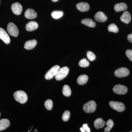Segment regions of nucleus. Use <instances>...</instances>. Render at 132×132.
Here are the masks:
<instances>
[{
	"instance_id": "nucleus-21",
	"label": "nucleus",
	"mask_w": 132,
	"mask_h": 132,
	"mask_svg": "<svg viewBox=\"0 0 132 132\" xmlns=\"http://www.w3.org/2000/svg\"><path fill=\"white\" fill-rule=\"evenodd\" d=\"M88 76L86 75H82L80 76L77 79V82L79 85H85L88 80Z\"/></svg>"
},
{
	"instance_id": "nucleus-12",
	"label": "nucleus",
	"mask_w": 132,
	"mask_h": 132,
	"mask_svg": "<svg viewBox=\"0 0 132 132\" xmlns=\"http://www.w3.org/2000/svg\"><path fill=\"white\" fill-rule=\"evenodd\" d=\"M24 15L27 19H34L37 17V13L34 10L31 9H28L25 12Z\"/></svg>"
},
{
	"instance_id": "nucleus-33",
	"label": "nucleus",
	"mask_w": 132,
	"mask_h": 132,
	"mask_svg": "<svg viewBox=\"0 0 132 132\" xmlns=\"http://www.w3.org/2000/svg\"><path fill=\"white\" fill-rule=\"evenodd\" d=\"M80 130L81 132H86V130L83 128V127L80 128Z\"/></svg>"
},
{
	"instance_id": "nucleus-30",
	"label": "nucleus",
	"mask_w": 132,
	"mask_h": 132,
	"mask_svg": "<svg viewBox=\"0 0 132 132\" xmlns=\"http://www.w3.org/2000/svg\"><path fill=\"white\" fill-rule=\"evenodd\" d=\"M126 54L128 59L132 62V50H128L126 51Z\"/></svg>"
},
{
	"instance_id": "nucleus-9",
	"label": "nucleus",
	"mask_w": 132,
	"mask_h": 132,
	"mask_svg": "<svg viewBox=\"0 0 132 132\" xmlns=\"http://www.w3.org/2000/svg\"><path fill=\"white\" fill-rule=\"evenodd\" d=\"M11 9L13 13L16 15L21 14L22 11V5L18 2L15 3L11 6Z\"/></svg>"
},
{
	"instance_id": "nucleus-20",
	"label": "nucleus",
	"mask_w": 132,
	"mask_h": 132,
	"mask_svg": "<svg viewBox=\"0 0 132 132\" xmlns=\"http://www.w3.org/2000/svg\"><path fill=\"white\" fill-rule=\"evenodd\" d=\"M82 24L85 26L91 28H94L96 26V23L92 19H85L81 20Z\"/></svg>"
},
{
	"instance_id": "nucleus-8",
	"label": "nucleus",
	"mask_w": 132,
	"mask_h": 132,
	"mask_svg": "<svg viewBox=\"0 0 132 132\" xmlns=\"http://www.w3.org/2000/svg\"><path fill=\"white\" fill-rule=\"evenodd\" d=\"M113 91L116 94L123 95L126 94L127 92L128 88L126 87L120 85H116L114 87Z\"/></svg>"
},
{
	"instance_id": "nucleus-31",
	"label": "nucleus",
	"mask_w": 132,
	"mask_h": 132,
	"mask_svg": "<svg viewBox=\"0 0 132 132\" xmlns=\"http://www.w3.org/2000/svg\"><path fill=\"white\" fill-rule=\"evenodd\" d=\"M82 127L85 129L86 132H90V128L88 126L87 124H85L82 126Z\"/></svg>"
},
{
	"instance_id": "nucleus-24",
	"label": "nucleus",
	"mask_w": 132,
	"mask_h": 132,
	"mask_svg": "<svg viewBox=\"0 0 132 132\" xmlns=\"http://www.w3.org/2000/svg\"><path fill=\"white\" fill-rule=\"evenodd\" d=\"M106 127L105 128L104 131L105 132H109L110 130L113 127L114 123L112 119H109L108 120L106 123Z\"/></svg>"
},
{
	"instance_id": "nucleus-34",
	"label": "nucleus",
	"mask_w": 132,
	"mask_h": 132,
	"mask_svg": "<svg viewBox=\"0 0 132 132\" xmlns=\"http://www.w3.org/2000/svg\"><path fill=\"white\" fill-rule=\"evenodd\" d=\"M59 1V0H52L53 2H57V1Z\"/></svg>"
},
{
	"instance_id": "nucleus-25",
	"label": "nucleus",
	"mask_w": 132,
	"mask_h": 132,
	"mask_svg": "<svg viewBox=\"0 0 132 132\" xmlns=\"http://www.w3.org/2000/svg\"><path fill=\"white\" fill-rule=\"evenodd\" d=\"M108 30L109 32L116 33L119 31V29L116 24H112L108 26Z\"/></svg>"
},
{
	"instance_id": "nucleus-18",
	"label": "nucleus",
	"mask_w": 132,
	"mask_h": 132,
	"mask_svg": "<svg viewBox=\"0 0 132 132\" xmlns=\"http://www.w3.org/2000/svg\"><path fill=\"white\" fill-rule=\"evenodd\" d=\"M127 9V5L124 3H117L114 6V10L117 12L125 11Z\"/></svg>"
},
{
	"instance_id": "nucleus-27",
	"label": "nucleus",
	"mask_w": 132,
	"mask_h": 132,
	"mask_svg": "<svg viewBox=\"0 0 132 132\" xmlns=\"http://www.w3.org/2000/svg\"><path fill=\"white\" fill-rule=\"evenodd\" d=\"M45 106L47 110H52L53 107V101L51 100H47L45 101Z\"/></svg>"
},
{
	"instance_id": "nucleus-4",
	"label": "nucleus",
	"mask_w": 132,
	"mask_h": 132,
	"mask_svg": "<svg viewBox=\"0 0 132 132\" xmlns=\"http://www.w3.org/2000/svg\"><path fill=\"white\" fill-rule=\"evenodd\" d=\"M8 32L12 36L17 37L19 35V30L15 24L12 22H10L7 26Z\"/></svg>"
},
{
	"instance_id": "nucleus-1",
	"label": "nucleus",
	"mask_w": 132,
	"mask_h": 132,
	"mask_svg": "<svg viewBox=\"0 0 132 132\" xmlns=\"http://www.w3.org/2000/svg\"><path fill=\"white\" fill-rule=\"evenodd\" d=\"M14 97L15 100L20 104H25L28 100L27 94L24 91L21 90H19L15 92Z\"/></svg>"
},
{
	"instance_id": "nucleus-22",
	"label": "nucleus",
	"mask_w": 132,
	"mask_h": 132,
	"mask_svg": "<svg viewBox=\"0 0 132 132\" xmlns=\"http://www.w3.org/2000/svg\"><path fill=\"white\" fill-rule=\"evenodd\" d=\"M62 93L65 96L69 97L71 96V88L68 85H64L62 90Z\"/></svg>"
},
{
	"instance_id": "nucleus-36",
	"label": "nucleus",
	"mask_w": 132,
	"mask_h": 132,
	"mask_svg": "<svg viewBox=\"0 0 132 132\" xmlns=\"http://www.w3.org/2000/svg\"><path fill=\"white\" fill-rule=\"evenodd\" d=\"M131 132H132V131H131Z\"/></svg>"
},
{
	"instance_id": "nucleus-3",
	"label": "nucleus",
	"mask_w": 132,
	"mask_h": 132,
	"mask_svg": "<svg viewBox=\"0 0 132 132\" xmlns=\"http://www.w3.org/2000/svg\"><path fill=\"white\" fill-rule=\"evenodd\" d=\"M97 105L95 102L91 101L85 104L83 106V109L87 113H92L96 110Z\"/></svg>"
},
{
	"instance_id": "nucleus-2",
	"label": "nucleus",
	"mask_w": 132,
	"mask_h": 132,
	"mask_svg": "<svg viewBox=\"0 0 132 132\" xmlns=\"http://www.w3.org/2000/svg\"><path fill=\"white\" fill-rule=\"evenodd\" d=\"M69 72V69L67 67H63L59 69L55 76V79L57 80H62L67 77Z\"/></svg>"
},
{
	"instance_id": "nucleus-35",
	"label": "nucleus",
	"mask_w": 132,
	"mask_h": 132,
	"mask_svg": "<svg viewBox=\"0 0 132 132\" xmlns=\"http://www.w3.org/2000/svg\"><path fill=\"white\" fill-rule=\"evenodd\" d=\"M0 116H1V113H0Z\"/></svg>"
},
{
	"instance_id": "nucleus-17",
	"label": "nucleus",
	"mask_w": 132,
	"mask_h": 132,
	"mask_svg": "<svg viewBox=\"0 0 132 132\" xmlns=\"http://www.w3.org/2000/svg\"><path fill=\"white\" fill-rule=\"evenodd\" d=\"M10 122L7 119H3L0 120V131H3L9 127Z\"/></svg>"
},
{
	"instance_id": "nucleus-16",
	"label": "nucleus",
	"mask_w": 132,
	"mask_h": 132,
	"mask_svg": "<svg viewBox=\"0 0 132 132\" xmlns=\"http://www.w3.org/2000/svg\"><path fill=\"white\" fill-rule=\"evenodd\" d=\"M131 14L128 11L124 12L120 17L121 21L126 24H128L131 21Z\"/></svg>"
},
{
	"instance_id": "nucleus-6",
	"label": "nucleus",
	"mask_w": 132,
	"mask_h": 132,
	"mask_svg": "<svg viewBox=\"0 0 132 132\" xmlns=\"http://www.w3.org/2000/svg\"><path fill=\"white\" fill-rule=\"evenodd\" d=\"M60 68V66L57 65L53 67L45 74V79L47 80H49L52 79L56 75Z\"/></svg>"
},
{
	"instance_id": "nucleus-5",
	"label": "nucleus",
	"mask_w": 132,
	"mask_h": 132,
	"mask_svg": "<svg viewBox=\"0 0 132 132\" xmlns=\"http://www.w3.org/2000/svg\"><path fill=\"white\" fill-rule=\"evenodd\" d=\"M109 105L114 110L120 112H123L125 109V105L122 102L111 101L109 102Z\"/></svg>"
},
{
	"instance_id": "nucleus-37",
	"label": "nucleus",
	"mask_w": 132,
	"mask_h": 132,
	"mask_svg": "<svg viewBox=\"0 0 132 132\" xmlns=\"http://www.w3.org/2000/svg\"><path fill=\"white\" fill-rule=\"evenodd\" d=\"M0 3H1V1H0Z\"/></svg>"
},
{
	"instance_id": "nucleus-10",
	"label": "nucleus",
	"mask_w": 132,
	"mask_h": 132,
	"mask_svg": "<svg viewBox=\"0 0 132 132\" xmlns=\"http://www.w3.org/2000/svg\"><path fill=\"white\" fill-rule=\"evenodd\" d=\"M0 39L5 44H9L10 43V39L9 36L6 31L2 28H0Z\"/></svg>"
},
{
	"instance_id": "nucleus-28",
	"label": "nucleus",
	"mask_w": 132,
	"mask_h": 132,
	"mask_svg": "<svg viewBox=\"0 0 132 132\" xmlns=\"http://www.w3.org/2000/svg\"><path fill=\"white\" fill-rule=\"evenodd\" d=\"M70 117V112L69 111H66L63 113L62 116V120L64 121H68Z\"/></svg>"
},
{
	"instance_id": "nucleus-11",
	"label": "nucleus",
	"mask_w": 132,
	"mask_h": 132,
	"mask_svg": "<svg viewBox=\"0 0 132 132\" xmlns=\"http://www.w3.org/2000/svg\"><path fill=\"white\" fill-rule=\"evenodd\" d=\"M94 19L96 21L99 22H103L107 20V17L104 13L101 12H97L95 15Z\"/></svg>"
},
{
	"instance_id": "nucleus-26",
	"label": "nucleus",
	"mask_w": 132,
	"mask_h": 132,
	"mask_svg": "<svg viewBox=\"0 0 132 132\" xmlns=\"http://www.w3.org/2000/svg\"><path fill=\"white\" fill-rule=\"evenodd\" d=\"M89 62L85 59H81L79 63V65L81 67H87L89 66Z\"/></svg>"
},
{
	"instance_id": "nucleus-15",
	"label": "nucleus",
	"mask_w": 132,
	"mask_h": 132,
	"mask_svg": "<svg viewBox=\"0 0 132 132\" xmlns=\"http://www.w3.org/2000/svg\"><path fill=\"white\" fill-rule=\"evenodd\" d=\"M37 41L35 39L27 41L25 43L24 47L26 50H30L34 48L37 45Z\"/></svg>"
},
{
	"instance_id": "nucleus-32",
	"label": "nucleus",
	"mask_w": 132,
	"mask_h": 132,
	"mask_svg": "<svg viewBox=\"0 0 132 132\" xmlns=\"http://www.w3.org/2000/svg\"><path fill=\"white\" fill-rule=\"evenodd\" d=\"M128 40L130 42L132 43V34L129 35L127 36Z\"/></svg>"
},
{
	"instance_id": "nucleus-13",
	"label": "nucleus",
	"mask_w": 132,
	"mask_h": 132,
	"mask_svg": "<svg viewBox=\"0 0 132 132\" xmlns=\"http://www.w3.org/2000/svg\"><path fill=\"white\" fill-rule=\"evenodd\" d=\"M76 7L78 10L81 12H87L90 9L89 4L87 3H79L77 4Z\"/></svg>"
},
{
	"instance_id": "nucleus-23",
	"label": "nucleus",
	"mask_w": 132,
	"mask_h": 132,
	"mask_svg": "<svg viewBox=\"0 0 132 132\" xmlns=\"http://www.w3.org/2000/svg\"><path fill=\"white\" fill-rule=\"evenodd\" d=\"M64 14V13L61 11H54L52 12L51 15L53 19H58L61 18Z\"/></svg>"
},
{
	"instance_id": "nucleus-29",
	"label": "nucleus",
	"mask_w": 132,
	"mask_h": 132,
	"mask_svg": "<svg viewBox=\"0 0 132 132\" xmlns=\"http://www.w3.org/2000/svg\"><path fill=\"white\" fill-rule=\"evenodd\" d=\"M87 56L88 59L90 61H93L96 59V56L91 51H88L87 53Z\"/></svg>"
},
{
	"instance_id": "nucleus-14",
	"label": "nucleus",
	"mask_w": 132,
	"mask_h": 132,
	"mask_svg": "<svg viewBox=\"0 0 132 132\" xmlns=\"http://www.w3.org/2000/svg\"><path fill=\"white\" fill-rule=\"evenodd\" d=\"M38 27V24L36 22L31 21L29 22L26 26V30L29 32L33 31L37 29Z\"/></svg>"
},
{
	"instance_id": "nucleus-7",
	"label": "nucleus",
	"mask_w": 132,
	"mask_h": 132,
	"mask_svg": "<svg viewBox=\"0 0 132 132\" xmlns=\"http://www.w3.org/2000/svg\"><path fill=\"white\" fill-rule=\"evenodd\" d=\"M130 73L129 70L126 68H121L116 70L114 75L118 78H124L126 77Z\"/></svg>"
},
{
	"instance_id": "nucleus-19",
	"label": "nucleus",
	"mask_w": 132,
	"mask_h": 132,
	"mask_svg": "<svg viewBox=\"0 0 132 132\" xmlns=\"http://www.w3.org/2000/svg\"><path fill=\"white\" fill-rule=\"evenodd\" d=\"M105 124V122L102 118H98L95 121L94 125L95 128L100 129L104 127Z\"/></svg>"
}]
</instances>
